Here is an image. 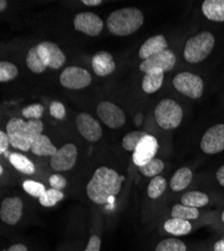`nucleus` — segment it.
<instances>
[{"label": "nucleus", "mask_w": 224, "mask_h": 251, "mask_svg": "<svg viewBox=\"0 0 224 251\" xmlns=\"http://www.w3.org/2000/svg\"><path fill=\"white\" fill-rule=\"evenodd\" d=\"M124 176L108 167H100L97 169L87 185V194L96 204H107L121 190Z\"/></svg>", "instance_id": "nucleus-1"}, {"label": "nucleus", "mask_w": 224, "mask_h": 251, "mask_svg": "<svg viewBox=\"0 0 224 251\" xmlns=\"http://www.w3.org/2000/svg\"><path fill=\"white\" fill-rule=\"evenodd\" d=\"M44 123L40 120L25 122L20 118H12L6 125V134L13 148L27 152L33 142L43 135Z\"/></svg>", "instance_id": "nucleus-2"}, {"label": "nucleus", "mask_w": 224, "mask_h": 251, "mask_svg": "<svg viewBox=\"0 0 224 251\" xmlns=\"http://www.w3.org/2000/svg\"><path fill=\"white\" fill-rule=\"evenodd\" d=\"M144 24V15L141 10L134 7H126L113 11L108 19L107 26L111 33L126 36L137 31Z\"/></svg>", "instance_id": "nucleus-3"}, {"label": "nucleus", "mask_w": 224, "mask_h": 251, "mask_svg": "<svg viewBox=\"0 0 224 251\" xmlns=\"http://www.w3.org/2000/svg\"><path fill=\"white\" fill-rule=\"evenodd\" d=\"M215 37L209 31H202L190 37L184 48V57L191 64L204 60L213 50Z\"/></svg>", "instance_id": "nucleus-4"}, {"label": "nucleus", "mask_w": 224, "mask_h": 251, "mask_svg": "<svg viewBox=\"0 0 224 251\" xmlns=\"http://www.w3.org/2000/svg\"><path fill=\"white\" fill-rule=\"evenodd\" d=\"M155 119L162 129H176L182 122L183 110L174 100H162L155 109Z\"/></svg>", "instance_id": "nucleus-5"}, {"label": "nucleus", "mask_w": 224, "mask_h": 251, "mask_svg": "<svg viewBox=\"0 0 224 251\" xmlns=\"http://www.w3.org/2000/svg\"><path fill=\"white\" fill-rule=\"evenodd\" d=\"M173 86L178 92L193 100L201 98L204 90V82L202 78L189 72L176 75L173 78Z\"/></svg>", "instance_id": "nucleus-6"}, {"label": "nucleus", "mask_w": 224, "mask_h": 251, "mask_svg": "<svg viewBox=\"0 0 224 251\" xmlns=\"http://www.w3.org/2000/svg\"><path fill=\"white\" fill-rule=\"evenodd\" d=\"M200 148L207 155L224 151V124L214 125L204 133L200 142Z\"/></svg>", "instance_id": "nucleus-7"}, {"label": "nucleus", "mask_w": 224, "mask_h": 251, "mask_svg": "<svg viewBox=\"0 0 224 251\" xmlns=\"http://www.w3.org/2000/svg\"><path fill=\"white\" fill-rule=\"evenodd\" d=\"M59 80L60 83L67 89L80 90L90 85L92 76L87 70L78 67H69L60 74Z\"/></svg>", "instance_id": "nucleus-8"}, {"label": "nucleus", "mask_w": 224, "mask_h": 251, "mask_svg": "<svg viewBox=\"0 0 224 251\" xmlns=\"http://www.w3.org/2000/svg\"><path fill=\"white\" fill-rule=\"evenodd\" d=\"M97 114L100 121L111 129H119L124 126L126 122V116L115 103L104 100L99 103L97 108Z\"/></svg>", "instance_id": "nucleus-9"}, {"label": "nucleus", "mask_w": 224, "mask_h": 251, "mask_svg": "<svg viewBox=\"0 0 224 251\" xmlns=\"http://www.w3.org/2000/svg\"><path fill=\"white\" fill-rule=\"evenodd\" d=\"M77 158V148L74 144H66L50 159V166L54 171L64 172L74 168Z\"/></svg>", "instance_id": "nucleus-10"}, {"label": "nucleus", "mask_w": 224, "mask_h": 251, "mask_svg": "<svg viewBox=\"0 0 224 251\" xmlns=\"http://www.w3.org/2000/svg\"><path fill=\"white\" fill-rule=\"evenodd\" d=\"M159 144L152 135H147L141 140L133 154V162L138 167H142L153 160L158 152Z\"/></svg>", "instance_id": "nucleus-11"}, {"label": "nucleus", "mask_w": 224, "mask_h": 251, "mask_svg": "<svg viewBox=\"0 0 224 251\" xmlns=\"http://www.w3.org/2000/svg\"><path fill=\"white\" fill-rule=\"evenodd\" d=\"M74 26L77 31L90 36H97L104 27V23L97 14L93 12H81L75 15Z\"/></svg>", "instance_id": "nucleus-12"}, {"label": "nucleus", "mask_w": 224, "mask_h": 251, "mask_svg": "<svg viewBox=\"0 0 224 251\" xmlns=\"http://www.w3.org/2000/svg\"><path fill=\"white\" fill-rule=\"evenodd\" d=\"M37 50L40 58L48 68L57 70L66 62V55L63 50L50 41H45L37 45Z\"/></svg>", "instance_id": "nucleus-13"}, {"label": "nucleus", "mask_w": 224, "mask_h": 251, "mask_svg": "<svg viewBox=\"0 0 224 251\" xmlns=\"http://www.w3.org/2000/svg\"><path fill=\"white\" fill-rule=\"evenodd\" d=\"M176 64L175 53L171 50H166L161 51L146 60L142 61L140 65V70L143 73H148L151 70L159 69L164 73L171 71Z\"/></svg>", "instance_id": "nucleus-14"}, {"label": "nucleus", "mask_w": 224, "mask_h": 251, "mask_svg": "<svg viewBox=\"0 0 224 251\" xmlns=\"http://www.w3.org/2000/svg\"><path fill=\"white\" fill-rule=\"evenodd\" d=\"M76 128L78 133L90 142H97L103 136V130L99 122L87 113L76 116Z\"/></svg>", "instance_id": "nucleus-15"}, {"label": "nucleus", "mask_w": 224, "mask_h": 251, "mask_svg": "<svg viewBox=\"0 0 224 251\" xmlns=\"http://www.w3.org/2000/svg\"><path fill=\"white\" fill-rule=\"evenodd\" d=\"M24 203L19 197H8L3 200L0 208V217L8 225H15L23 217Z\"/></svg>", "instance_id": "nucleus-16"}, {"label": "nucleus", "mask_w": 224, "mask_h": 251, "mask_svg": "<svg viewBox=\"0 0 224 251\" xmlns=\"http://www.w3.org/2000/svg\"><path fill=\"white\" fill-rule=\"evenodd\" d=\"M92 66L95 74L99 76H107L116 70V64L111 53L108 51H99L92 60Z\"/></svg>", "instance_id": "nucleus-17"}, {"label": "nucleus", "mask_w": 224, "mask_h": 251, "mask_svg": "<svg viewBox=\"0 0 224 251\" xmlns=\"http://www.w3.org/2000/svg\"><path fill=\"white\" fill-rule=\"evenodd\" d=\"M167 47H168V44H167V40L164 37V35L158 34V35L152 36L149 39H147L140 48L139 56H140V58L146 60L149 57H151L161 51H164V50H168Z\"/></svg>", "instance_id": "nucleus-18"}, {"label": "nucleus", "mask_w": 224, "mask_h": 251, "mask_svg": "<svg viewBox=\"0 0 224 251\" xmlns=\"http://www.w3.org/2000/svg\"><path fill=\"white\" fill-rule=\"evenodd\" d=\"M202 12L211 22L224 23V0H205L202 3Z\"/></svg>", "instance_id": "nucleus-19"}, {"label": "nucleus", "mask_w": 224, "mask_h": 251, "mask_svg": "<svg viewBox=\"0 0 224 251\" xmlns=\"http://www.w3.org/2000/svg\"><path fill=\"white\" fill-rule=\"evenodd\" d=\"M164 80V72L159 69L151 70L146 73L142 80V89L147 94H154L162 87Z\"/></svg>", "instance_id": "nucleus-20"}, {"label": "nucleus", "mask_w": 224, "mask_h": 251, "mask_svg": "<svg viewBox=\"0 0 224 251\" xmlns=\"http://www.w3.org/2000/svg\"><path fill=\"white\" fill-rule=\"evenodd\" d=\"M193 178L192 171L187 168V167H182V168L178 169L174 175L171 178L170 181V187L171 189L175 192H180L190 185Z\"/></svg>", "instance_id": "nucleus-21"}, {"label": "nucleus", "mask_w": 224, "mask_h": 251, "mask_svg": "<svg viewBox=\"0 0 224 251\" xmlns=\"http://www.w3.org/2000/svg\"><path fill=\"white\" fill-rule=\"evenodd\" d=\"M165 231L174 236H184L191 232L192 224L188 220L170 218L164 223Z\"/></svg>", "instance_id": "nucleus-22"}, {"label": "nucleus", "mask_w": 224, "mask_h": 251, "mask_svg": "<svg viewBox=\"0 0 224 251\" xmlns=\"http://www.w3.org/2000/svg\"><path fill=\"white\" fill-rule=\"evenodd\" d=\"M58 149H56L55 146H53L50 140V138L46 135H40L32 144L30 151L37 156L47 157V156H53Z\"/></svg>", "instance_id": "nucleus-23"}, {"label": "nucleus", "mask_w": 224, "mask_h": 251, "mask_svg": "<svg viewBox=\"0 0 224 251\" xmlns=\"http://www.w3.org/2000/svg\"><path fill=\"white\" fill-rule=\"evenodd\" d=\"M9 162L14 167V168L26 175H31L35 171L34 164L25 156L19 153H12L9 156Z\"/></svg>", "instance_id": "nucleus-24"}, {"label": "nucleus", "mask_w": 224, "mask_h": 251, "mask_svg": "<svg viewBox=\"0 0 224 251\" xmlns=\"http://www.w3.org/2000/svg\"><path fill=\"white\" fill-rule=\"evenodd\" d=\"M209 203L207 194L200 191H189L181 197V204L193 208H200Z\"/></svg>", "instance_id": "nucleus-25"}, {"label": "nucleus", "mask_w": 224, "mask_h": 251, "mask_svg": "<svg viewBox=\"0 0 224 251\" xmlns=\"http://www.w3.org/2000/svg\"><path fill=\"white\" fill-rule=\"evenodd\" d=\"M172 218L182 220H195L199 217V210L197 208L189 207L183 204H176L171 210Z\"/></svg>", "instance_id": "nucleus-26"}, {"label": "nucleus", "mask_w": 224, "mask_h": 251, "mask_svg": "<svg viewBox=\"0 0 224 251\" xmlns=\"http://www.w3.org/2000/svg\"><path fill=\"white\" fill-rule=\"evenodd\" d=\"M26 66L31 72L35 74H42L47 70L48 67L44 64V61L38 54L37 46L31 48L28 50L26 55Z\"/></svg>", "instance_id": "nucleus-27"}, {"label": "nucleus", "mask_w": 224, "mask_h": 251, "mask_svg": "<svg viewBox=\"0 0 224 251\" xmlns=\"http://www.w3.org/2000/svg\"><path fill=\"white\" fill-rule=\"evenodd\" d=\"M155 251H187V247L182 240L171 237L160 241L157 244Z\"/></svg>", "instance_id": "nucleus-28"}, {"label": "nucleus", "mask_w": 224, "mask_h": 251, "mask_svg": "<svg viewBox=\"0 0 224 251\" xmlns=\"http://www.w3.org/2000/svg\"><path fill=\"white\" fill-rule=\"evenodd\" d=\"M167 183L165 178L161 176L154 177L148 185V196L151 199H158L162 194L165 192Z\"/></svg>", "instance_id": "nucleus-29"}, {"label": "nucleus", "mask_w": 224, "mask_h": 251, "mask_svg": "<svg viewBox=\"0 0 224 251\" xmlns=\"http://www.w3.org/2000/svg\"><path fill=\"white\" fill-rule=\"evenodd\" d=\"M165 164L162 160L160 159H156L154 158L153 160H151L149 163H147L146 165L139 167L140 172L143 174L146 177H156L159 176V174L164 170Z\"/></svg>", "instance_id": "nucleus-30"}, {"label": "nucleus", "mask_w": 224, "mask_h": 251, "mask_svg": "<svg viewBox=\"0 0 224 251\" xmlns=\"http://www.w3.org/2000/svg\"><path fill=\"white\" fill-rule=\"evenodd\" d=\"M148 134L144 131H133L130 132L129 134H127L124 139L123 142H122V146L126 151H130V152H134L137 148V146L139 145V143L141 142V140L143 139L145 136H147Z\"/></svg>", "instance_id": "nucleus-31"}, {"label": "nucleus", "mask_w": 224, "mask_h": 251, "mask_svg": "<svg viewBox=\"0 0 224 251\" xmlns=\"http://www.w3.org/2000/svg\"><path fill=\"white\" fill-rule=\"evenodd\" d=\"M64 193L60 190L53 189V188H50L49 190H46V192L40 196L39 203L42 204L45 207H52L56 205L57 202H59L64 198Z\"/></svg>", "instance_id": "nucleus-32"}, {"label": "nucleus", "mask_w": 224, "mask_h": 251, "mask_svg": "<svg viewBox=\"0 0 224 251\" xmlns=\"http://www.w3.org/2000/svg\"><path fill=\"white\" fill-rule=\"evenodd\" d=\"M18 75V70L16 66L8 61L0 62V81L6 82L14 79Z\"/></svg>", "instance_id": "nucleus-33"}, {"label": "nucleus", "mask_w": 224, "mask_h": 251, "mask_svg": "<svg viewBox=\"0 0 224 251\" xmlns=\"http://www.w3.org/2000/svg\"><path fill=\"white\" fill-rule=\"evenodd\" d=\"M24 189L26 193H28L30 196L39 198L45 192H46V187L44 184L31 181V180H26L23 184Z\"/></svg>", "instance_id": "nucleus-34"}, {"label": "nucleus", "mask_w": 224, "mask_h": 251, "mask_svg": "<svg viewBox=\"0 0 224 251\" xmlns=\"http://www.w3.org/2000/svg\"><path fill=\"white\" fill-rule=\"evenodd\" d=\"M44 114V107L40 103H33L23 110V116L28 120H39Z\"/></svg>", "instance_id": "nucleus-35"}, {"label": "nucleus", "mask_w": 224, "mask_h": 251, "mask_svg": "<svg viewBox=\"0 0 224 251\" xmlns=\"http://www.w3.org/2000/svg\"><path fill=\"white\" fill-rule=\"evenodd\" d=\"M50 113L53 118H55L57 120H63L66 116V108L60 101L53 100L50 103Z\"/></svg>", "instance_id": "nucleus-36"}, {"label": "nucleus", "mask_w": 224, "mask_h": 251, "mask_svg": "<svg viewBox=\"0 0 224 251\" xmlns=\"http://www.w3.org/2000/svg\"><path fill=\"white\" fill-rule=\"evenodd\" d=\"M49 182L51 188L56 190H63L67 186V179L63 175H59V174L51 175Z\"/></svg>", "instance_id": "nucleus-37"}, {"label": "nucleus", "mask_w": 224, "mask_h": 251, "mask_svg": "<svg viewBox=\"0 0 224 251\" xmlns=\"http://www.w3.org/2000/svg\"><path fill=\"white\" fill-rule=\"evenodd\" d=\"M100 238L97 235H93L90 238L85 251H100Z\"/></svg>", "instance_id": "nucleus-38"}, {"label": "nucleus", "mask_w": 224, "mask_h": 251, "mask_svg": "<svg viewBox=\"0 0 224 251\" xmlns=\"http://www.w3.org/2000/svg\"><path fill=\"white\" fill-rule=\"evenodd\" d=\"M10 142L7 134L3 131H0V153L3 155L7 151Z\"/></svg>", "instance_id": "nucleus-39"}, {"label": "nucleus", "mask_w": 224, "mask_h": 251, "mask_svg": "<svg viewBox=\"0 0 224 251\" xmlns=\"http://www.w3.org/2000/svg\"><path fill=\"white\" fill-rule=\"evenodd\" d=\"M216 180L218 181V183L224 187V165L221 166L220 168L217 170L216 172Z\"/></svg>", "instance_id": "nucleus-40"}, {"label": "nucleus", "mask_w": 224, "mask_h": 251, "mask_svg": "<svg viewBox=\"0 0 224 251\" xmlns=\"http://www.w3.org/2000/svg\"><path fill=\"white\" fill-rule=\"evenodd\" d=\"M7 251H28V249L24 244H14L10 246Z\"/></svg>", "instance_id": "nucleus-41"}, {"label": "nucleus", "mask_w": 224, "mask_h": 251, "mask_svg": "<svg viewBox=\"0 0 224 251\" xmlns=\"http://www.w3.org/2000/svg\"><path fill=\"white\" fill-rule=\"evenodd\" d=\"M214 251H224V239H220L216 241L213 245Z\"/></svg>", "instance_id": "nucleus-42"}, {"label": "nucleus", "mask_w": 224, "mask_h": 251, "mask_svg": "<svg viewBox=\"0 0 224 251\" xmlns=\"http://www.w3.org/2000/svg\"><path fill=\"white\" fill-rule=\"evenodd\" d=\"M83 3L87 6H97L103 3L101 0H83Z\"/></svg>", "instance_id": "nucleus-43"}, {"label": "nucleus", "mask_w": 224, "mask_h": 251, "mask_svg": "<svg viewBox=\"0 0 224 251\" xmlns=\"http://www.w3.org/2000/svg\"><path fill=\"white\" fill-rule=\"evenodd\" d=\"M7 7V1H4V0H1L0 1V11H4V9Z\"/></svg>", "instance_id": "nucleus-44"}, {"label": "nucleus", "mask_w": 224, "mask_h": 251, "mask_svg": "<svg viewBox=\"0 0 224 251\" xmlns=\"http://www.w3.org/2000/svg\"><path fill=\"white\" fill-rule=\"evenodd\" d=\"M221 221L224 223V210H223V212L221 214Z\"/></svg>", "instance_id": "nucleus-45"}, {"label": "nucleus", "mask_w": 224, "mask_h": 251, "mask_svg": "<svg viewBox=\"0 0 224 251\" xmlns=\"http://www.w3.org/2000/svg\"><path fill=\"white\" fill-rule=\"evenodd\" d=\"M0 174H3V168H2V166H0Z\"/></svg>", "instance_id": "nucleus-46"}]
</instances>
